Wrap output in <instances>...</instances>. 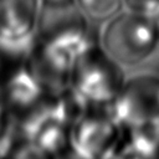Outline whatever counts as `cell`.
<instances>
[{
    "instance_id": "cell-1",
    "label": "cell",
    "mask_w": 159,
    "mask_h": 159,
    "mask_svg": "<svg viewBox=\"0 0 159 159\" xmlns=\"http://www.w3.org/2000/svg\"><path fill=\"white\" fill-rule=\"evenodd\" d=\"M158 41L159 32L152 19L132 11L111 17L101 34V48L120 66L144 61Z\"/></svg>"
},
{
    "instance_id": "cell-2",
    "label": "cell",
    "mask_w": 159,
    "mask_h": 159,
    "mask_svg": "<svg viewBox=\"0 0 159 159\" xmlns=\"http://www.w3.org/2000/svg\"><path fill=\"white\" fill-rule=\"evenodd\" d=\"M42 0H0V56L22 60L32 55L40 32Z\"/></svg>"
},
{
    "instance_id": "cell-3",
    "label": "cell",
    "mask_w": 159,
    "mask_h": 159,
    "mask_svg": "<svg viewBox=\"0 0 159 159\" xmlns=\"http://www.w3.org/2000/svg\"><path fill=\"white\" fill-rule=\"evenodd\" d=\"M124 81L122 66L94 46L76 70L72 86L92 108L108 109Z\"/></svg>"
},
{
    "instance_id": "cell-4",
    "label": "cell",
    "mask_w": 159,
    "mask_h": 159,
    "mask_svg": "<svg viewBox=\"0 0 159 159\" xmlns=\"http://www.w3.org/2000/svg\"><path fill=\"white\" fill-rule=\"evenodd\" d=\"M108 113L124 129L159 123V75L144 72L125 80Z\"/></svg>"
},
{
    "instance_id": "cell-5",
    "label": "cell",
    "mask_w": 159,
    "mask_h": 159,
    "mask_svg": "<svg viewBox=\"0 0 159 159\" xmlns=\"http://www.w3.org/2000/svg\"><path fill=\"white\" fill-rule=\"evenodd\" d=\"M123 127L108 113H88L72 125L70 145L81 158H112L117 157Z\"/></svg>"
},
{
    "instance_id": "cell-6",
    "label": "cell",
    "mask_w": 159,
    "mask_h": 159,
    "mask_svg": "<svg viewBox=\"0 0 159 159\" xmlns=\"http://www.w3.org/2000/svg\"><path fill=\"white\" fill-rule=\"evenodd\" d=\"M46 89L31 68H19L7 80L4 89L5 101L15 109H31Z\"/></svg>"
},
{
    "instance_id": "cell-7",
    "label": "cell",
    "mask_w": 159,
    "mask_h": 159,
    "mask_svg": "<svg viewBox=\"0 0 159 159\" xmlns=\"http://www.w3.org/2000/svg\"><path fill=\"white\" fill-rule=\"evenodd\" d=\"M128 129L129 137L122 142L117 157H159V123H148Z\"/></svg>"
},
{
    "instance_id": "cell-8",
    "label": "cell",
    "mask_w": 159,
    "mask_h": 159,
    "mask_svg": "<svg viewBox=\"0 0 159 159\" xmlns=\"http://www.w3.org/2000/svg\"><path fill=\"white\" fill-rule=\"evenodd\" d=\"M67 124L60 119H52L45 124L37 133L34 143L45 153V155H55L70 144V133L66 130Z\"/></svg>"
},
{
    "instance_id": "cell-9",
    "label": "cell",
    "mask_w": 159,
    "mask_h": 159,
    "mask_svg": "<svg viewBox=\"0 0 159 159\" xmlns=\"http://www.w3.org/2000/svg\"><path fill=\"white\" fill-rule=\"evenodd\" d=\"M78 7L86 14L87 17L94 20H106L114 16L123 0H76Z\"/></svg>"
},
{
    "instance_id": "cell-10",
    "label": "cell",
    "mask_w": 159,
    "mask_h": 159,
    "mask_svg": "<svg viewBox=\"0 0 159 159\" xmlns=\"http://www.w3.org/2000/svg\"><path fill=\"white\" fill-rule=\"evenodd\" d=\"M128 11L152 19L159 10V0H123Z\"/></svg>"
},
{
    "instance_id": "cell-11",
    "label": "cell",
    "mask_w": 159,
    "mask_h": 159,
    "mask_svg": "<svg viewBox=\"0 0 159 159\" xmlns=\"http://www.w3.org/2000/svg\"><path fill=\"white\" fill-rule=\"evenodd\" d=\"M7 124L5 123V120H4V108H2V99L0 98V133L5 129V127H6Z\"/></svg>"
},
{
    "instance_id": "cell-12",
    "label": "cell",
    "mask_w": 159,
    "mask_h": 159,
    "mask_svg": "<svg viewBox=\"0 0 159 159\" xmlns=\"http://www.w3.org/2000/svg\"><path fill=\"white\" fill-rule=\"evenodd\" d=\"M152 21H153V24H154V26L157 27V30H158V32H159V10L155 12V15L152 17Z\"/></svg>"
},
{
    "instance_id": "cell-13",
    "label": "cell",
    "mask_w": 159,
    "mask_h": 159,
    "mask_svg": "<svg viewBox=\"0 0 159 159\" xmlns=\"http://www.w3.org/2000/svg\"><path fill=\"white\" fill-rule=\"evenodd\" d=\"M42 1H45L46 4H62V2L71 1V0H42Z\"/></svg>"
},
{
    "instance_id": "cell-14",
    "label": "cell",
    "mask_w": 159,
    "mask_h": 159,
    "mask_svg": "<svg viewBox=\"0 0 159 159\" xmlns=\"http://www.w3.org/2000/svg\"><path fill=\"white\" fill-rule=\"evenodd\" d=\"M0 57H1V56H0Z\"/></svg>"
}]
</instances>
